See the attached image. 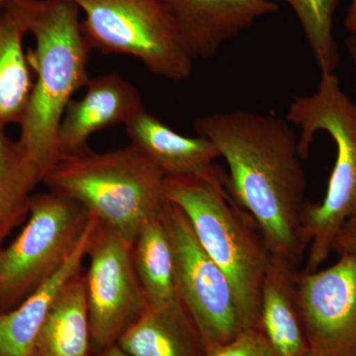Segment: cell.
Listing matches in <instances>:
<instances>
[{
	"label": "cell",
	"instance_id": "obj_16",
	"mask_svg": "<svg viewBox=\"0 0 356 356\" xmlns=\"http://www.w3.org/2000/svg\"><path fill=\"white\" fill-rule=\"evenodd\" d=\"M132 356H205L197 325L179 300L149 306L117 343Z\"/></svg>",
	"mask_w": 356,
	"mask_h": 356
},
{
	"label": "cell",
	"instance_id": "obj_1",
	"mask_svg": "<svg viewBox=\"0 0 356 356\" xmlns=\"http://www.w3.org/2000/svg\"><path fill=\"white\" fill-rule=\"evenodd\" d=\"M292 124L280 117L234 110L200 117L198 136L228 165L227 188L250 215L271 254L297 267L309 243L304 232L306 175Z\"/></svg>",
	"mask_w": 356,
	"mask_h": 356
},
{
	"label": "cell",
	"instance_id": "obj_20",
	"mask_svg": "<svg viewBox=\"0 0 356 356\" xmlns=\"http://www.w3.org/2000/svg\"><path fill=\"white\" fill-rule=\"evenodd\" d=\"M133 259L149 306L177 298L172 243L161 215L140 229L133 245Z\"/></svg>",
	"mask_w": 356,
	"mask_h": 356
},
{
	"label": "cell",
	"instance_id": "obj_25",
	"mask_svg": "<svg viewBox=\"0 0 356 356\" xmlns=\"http://www.w3.org/2000/svg\"><path fill=\"white\" fill-rule=\"evenodd\" d=\"M346 49H348V54H350L351 60L355 65L356 70V35H350L346 40ZM355 91H356V81H355Z\"/></svg>",
	"mask_w": 356,
	"mask_h": 356
},
{
	"label": "cell",
	"instance_id": "obj_23",
	"mask_svg": "<svg viewBox=\"0 0 356 356\" xmlns=\"http://www.w3.org/2000/svg\"><path fill=\"white\" fill-rule=\"evenodd\" d=\"M332 252L337 254H356V215L348 220L339 231L332 245Z\"/></svg>",
	"mask_w": 356,
	"mask_h": 356
},
{
	"label": "cell",
	"instance_id": "obj_10",
	"mask_svg": "<svg viewBox=\"0 0 356 356\" xmlns=\"http://www.w3.org/2000/svg\"><path fill=\"white\" fill-rule=\"evenodd\" d=\"M297 297L310 350L356 356V254H339L327 268L297 273Z\"/></svg>",
	"mask_w": 356,
	"mask_h": 356
},
{
	"label": "cell",
	"instance_id": "obj_26",
	"mask_svg": "<svg viewBox=\"0 0 356 356\" xmlns=\"http://www.w3.org/2000/svg\"><path fill=\"white\" fill-rule=\"evenodd\" d=\"M93 356H132L126 353L125 350H122L118 344L110 346L107 350H103L102 353H98Z\"/></svg>",
	"mask_w": 356,
	"mask_h": 356
},
{
	"label": "cell",
	"instance_id": "obj_5",
	"mask_svg": "<svg viewBox=\"0 0 356 356\" xmlns=\"http://www.w3.org/2000/svg\"><path fill=\"white\" fill-rule=\"evenodd\" d=\"M318 90L295 96L286 120L301 129L299 153L305 159L316 134L331 136L337 147L336 163L321 203H308L304 232L308 254L303 273L318 270L332 252L339 231L356 215V102L346 95L334 72H323Z\"/></svg>",
	"mask_w": 356,
	"mask_h": 356
},
{
	"label": "cell",
	"instance_id": "obj_2",
	"mask_svg": "<svg viewBox=\"0 0 356 356\" xmlns=\"http://www.w3.org/2000/svg\"><path fill=\"white\" fill-rule=\"evenodd\" d=\"M79 13L70 0H30L28 33L35 48L29 58L36 79L18 140L42 182L58 161L57 135L65 109L90 79L91 49Z\"/></svg>",
	"mask_w": 356,
	"mask_h": 356
},
{
	"label": "cell",
	"instance_id": "obj_28",
	"mask_svg": "<svg viewBox=\"0 0 356 356\" xmlns=\"http://www.w3.org/2000/svg\"><path fill=\"white\" fill-rule=\"evenodd\" d=\"M305 356H317L315 355V353H313V351L309 350V353H307Z\"/></svg>",
	"mask_w": 356,
	"mask_h": 356
},
{
	"label": "cell",
	"instance_id": "obj_6",
	"mask_svg": "<svg viewBox=\"0 0 356 356\" xmlns=\"http://www.w3.org/2000/svg\"><path fill=\"white\" fill-rule=\"evenodd\" d=\"M83 13L81 28L91 50L139 60L156 76L181 81L191 57L159 0H70Z\"/></svg>",
	"mask_w": 356,
	"mask_h": 356
},
{
	"label": "cell",
	"instance_id": "obj_4",
	"mask_svg": "<svg viewBox=\"0 0 356 356\" xmlns=\"http://www.w3.org/2000/svg\"><path fill=\"white\" fill-rule=\"evenodd\" d=\"M165 178L146 154L129 144L60 159L42 184L81 204L91 217L134 245L144 225L163 212Z\"/></svg>",
	"mask_w": 356,
	"mask_h": 356
},
{
	"label": "cell",
	"instance_id": "obj_18",
	"mask_svg": "<svg viewBox=\"0 0 356 356\" xmlns=\"http://www.w3.org/2000/svg\"><path fill=\"white\" fill-rule=\"evenodd\" d=\"M32 356H92L83 270L58 291L40 330Z\"/></svg>",
	"mask_w": 356,
	"mask_h": 356
},
{
	"label": "cell",
	"instance_id": "obj_11",
	"mask_svg": "<svg viewBox=\"0 0 356 356\" xmlns=\"http://www.w3.org/2000/svg\"><path fill=\"white\" fill-rule=\"evenodd\" d=\"M193 60H207L252 28L278 13L273 0H159Z\"/></svg>",
	"mask_w": 356,
	"mask_h": 356
},
{
	"label": "cell",
	"instance_id": "obj_7",
	"mask_svg": "<svg viewBox=\"0 0 356 356\" xmlns=\"http://www.w3.org/2000/svg\"><path fill=\"white\" fill-rule=\"evenodd\" d=\"M90 215L55 192L35 193L24 229L0 248V312L19 306L51 280L76 248Z\"/></svg>",
	"mask_w": 356,
	"mask_h": 356
},
{
	"label": "cell",
	"instance_id": "obj_13",
	"mask_svg": "<svg viewBox=\"0 0 356 356\" xmlns=\"http://www.w3.org/2000/svg\"><path fill=\"white\" fill-rule=\"evenodd\" d=\"M30 0L0 8V132L22 123L31 98L34 76L24 40Z\"/></svg>",
	"mask_w": 356,
	"mask_h": 356
},
{
	"label": "cell",
	"instance_id": "obj_12",
	"mask_svg": "<svg viewBox=\"0 0 356 356\" xmlns=\"http://www.w3.org/2000/svg\"><path fill=\"white\" fill-rule=\"evenodd\" d=\"M140 91L116 72L89 79L81 99L65 109L57 135L58 161L91 151L93 134L112 126H126L145 111Z\"/></svg>",
	"mask_w": 356,
	"mask_h": 356
},
{
	"label": "cell",
	"instance_id": "obj_3",
	"mask_svg": "<svg viewBox=\"0 0 356 356\" xmlns=\"http://www.w3.org/2000/svg\"><path fill=\"white\" fill-rule=\"evenodd\" d=\"M215 163L199 175L166 177L165 198L184 211L199 243L231 282L243 327H259L262 281L271 252L254 218L227 188Z\"/></svg>",
	"mask_w": 356,
	"mask_h": 356
},
{
	"label": "cell",
	"instance_id": "obj_9",
	"mask_svg": "<svg viewBox=\"0 0 356 356\" xmlns=\"http://www.w3.org/2000/svg\"><path fill=\"white\" fill-rule=\"evenodd\" d=\"M86 277L92 356L118 343L149 309L133 245L97 221L89 238Z\"/></svg>",
	"mask_w": 356,
	"mask_h": 356
},
{
	"label": "cell",
	"instance_id": "obj_24",
	"mask_svg": "<svg viewBox=\"0 0 356 356\" xmlns=\"http://www.w3.org/2000/svg\"><path fill=\"white\" fill-rule=\"evenodd\" d=\"M344 25L351 35H356V0H351L344 19Z\"/></svg>",
	"mask_w": 356,
	"mask_h": 356
},
{
	"label": "cell",
	"instance_id": "obj_22",
	"mask_svg": "<svg viewBox=\"0 0 356 356\" xmlns=\"http://www.w3.org/2000/svg\"><path fill=\"white\" fill-rule=\"evenodd\" d=\"M205 356H277L259 327H248L229 343L206 350Z\"/></svg>",
	"mask_w": 356,
	"mask_h": 356
},
{
	"label": "cell",
	"instance_id": "obj_21",
	"mask_svg": "<svg viewBox=\"0 0 356 356\" xmlns=\"http://www.w3.org/2000/svg\"><path fill=\"white\" fill-rule=\"evenodd\" d=\"M282 1L296 14L321 74L336 72L341 56L334 36V17L339 0Z\"/></svg>",
	"mask_w": 356,
	"mask_h": 356
},
{
	"label": "cell",
	"instance_id": "obj_8",
	"mask_svg": "<svg viewBox=\"0 0 356 356\" xmlns=\"http://www.w3.org/2000/svg\"><path fill=\"white\" fill-rule=\"evenodd\" d=\"M161 219L172 243L177 299L197 325L206 350L229 343L245 330L231 282L199 243L184 211L166 201Z\"/></svg>",
	"mask_w": 356,
	"mask_h": 356
},
{
	"label": "cell",
	"instance_id": "obj_17",
	"mask_svg": "<svg viewBox=\"0 0 356 356\" xmlns=\"http://www.w3.org/2000/svg\"><path fill=\"white\" fill-rule=\"evenodd\" d=\"M97 220L91 217L83 236L55 275L19 306L0 312V356H32L40 330L60 288L83 270L89 238Z\"/></svg>",
	"mask_w": 356,
	"mask_h": 356
},
{
	"label": "cell",
	"instance_id": "obj_14",
	"mask_svg": "<svg viewBox=\"0 0 356 356\" xmlns=\"http://www.w3.org/2000/svg\"><path fill=\"white\" fill-rule=\"evenodd\" d=\"M297 267L271 254L261 295L259 327L277 356H305L310 350L297 297Z\"/></svg>",
	"mask_w": 356,
	"mask_h": 356
},
{
	"label": "cell",
	"instance_id": "obj_27",
	"mask_svg": "<svg viewBox=\"0 0 356 356\" xmlns=\"http://www.w3.org/2000/svg\"><path fill=\"white\" fill-rule=\"evenodd\" d=\"M19 1H21V0H0V8L13 6V4Z\"/></svg>",
	"mask_w": 356,
	"mask_h": 356
},
{
	"label": "cell",
	"instance_id": "obj_19",
	"mask_svg": "<svg viewBox=\"0 0 356 356\" xmlns=\"http://www.w3.org/2000/svg\"><path fill=\"white\" fill-rule=\"evenodd\" d=\"M42 184L38 168L19 140L0 132V248L28 219L35 189Z\"/></svg>",
	"mask_w": 356,
	"mask_h": 356
},
{
	"label": "cell",
	"instance_id": "obj_15",
	"mask_svg": "<svg viewBox=\"0 0 356 356\" xmlns=\"http://www.w3.org/2000/svg\"><path fill=\"white\" fill-rule=\"evenodd\" d=\"M130 144L137 147L166 177L199 175L209 172L220 158L210 140L185 137L146 110L125 126Z\"/></svg>",
	"mask_w": 356,
	"mask_h": 356
}]
</instances>
